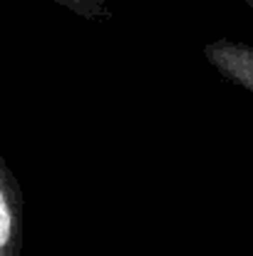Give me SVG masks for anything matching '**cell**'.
<instances>
[{
  "label": "cell",
  "instance_id": "cell-1",
  "mask_svg": "<svg viewBox=\"0 0 253 256\" xmlns=\"http://www.w3.org/2000/svg\"><path fill=\"white\" fill-rule=\"evenodd\" d=\"M22 234H25L22 189L0 154V256L22 254Z\"/></svg>",
  "mask_w": 253,
  "mask_h": 256
},
{
  "label": "cell",
  "instance_id": "cell-2",
  "mask_svg": "<svg viewBox=\"0 0 253 256\" xmlns=\"http://www.w3.org/2000/svg\"><path fill=\"white\" fill-rule=\"evenodd\" d=\"M47 2H55L60 8H67L70 12L82 15L87 20H97V18L104 15L109 0H47Z\"/></svg>",
  "mask_w": 253,
  "mask_h": 256
},
{
  "label": "cell",
  "instance_id": "cell-3",
  "mask_svg": "<svg viewBox=\"0 0 253 256\" xmlns=\"http://www.w3.org/2000/svg\"><path fill=\"white\" fill-rule=\"evenodd\" d=\"M249 2H251V5H253V0H249Z\"/></svg>",
  "mask_w": 253,
  "mask_h": 256
}]
</instances>
